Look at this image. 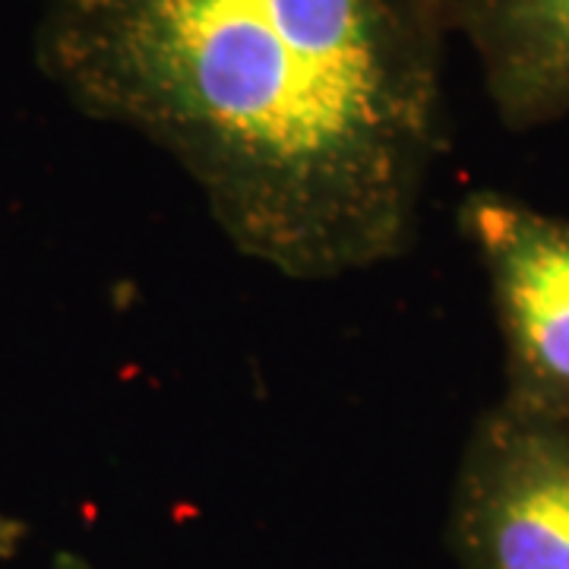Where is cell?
I'll return each mask as SVG.
<instances>
[{"mask_svg": "<svg viewBox=\"0 0 569 569\" xmlns=\"http://www.w3.org/2000/svg\"><path fill=\"white\" fill-rule=\"evenodd\" d=\"M449 26L452 0H48L36 58L181 164L238 253L326 282L415 238Z\"/></svg>", "mask_w": 569, "mask_h": 569, "instance_id": "6da1fadb", "label": "cell"}, {"mask_svg": "<svg viewBox=\"0 0 569 569\" xmlns=\"http://www.w3.org/2000/svg\"><path fill=\"white\" fill-rule=\"evenodd\" d=\"M459 569H569V425L507 406L468 433L449 497Z\"/></svg>", "mask_w": 569, "mask_h": 569, "instance_id": "7a4b0ae2", "label": "cell"}, {"mask_svg": "<svg viewBox=\"0 0 569 569\" xmlns=\"http://www.w3.org/2000/svg\"><path fill=\"white\" fill-rule=\"evenodd\" d=\"M459 228L490 284L503 339V402L569 425V219L478 190Z\"/></svg>", "mask_w": 569, "mask_h": 569, "instance_id": "3957f363", "label": "cell"}, {"mask_svg": "<svg viewBox=\"0 0 569 569\" xmlns=\"http://www.w3.org/2000/svg\"><path fill=\"white\" fill-rule=\"evenodd\" d=\"M452 26L509 130L569 114V0H452Z\"/></svg>", "mask_w": 569, "mask_h": 569, "instance_id": "277c9868", "label": "cell"}, {"mask_svg": "<svg viewBox=\"0 0 569 569\" xmlns=\"http://www.w3.org/2000/svg\"><path fill=\"white\" fill-rule=\"evenodd\" d=\"M54 569H96L89 560H82L80 553H73V550H61L58 557H54Z\"/></svg>", "mask_w": 569, "mask_h": 569, "instance_id": "5b68a950", "label": "cell"}]
</instances>
